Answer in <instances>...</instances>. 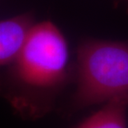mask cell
Returning a JSON list of instances; mask_svg holds the SVG:
<instances>
[{
	"label": "cell",
	"mask_w": 128,
	"mask_h": 128,
	"mask_svg": "<svg viewBox=\"0 0 128 128\" xmlns=\"http://www.w3.org/2000/svg\"><path fill=\"white\" fill-rule=\"evenodd\" d=\"M127 109L128 94L116 96L74 128H126Z\"/></svg>",
	"instance_id": "277c9868"
},
{
	"label": "cell",
	"mask_w": 128,
	"mask_h": 128,
	"mask_svg": "<svg viewBox=\"0 0 128 128\" xmlns=\"http://www.w3.org/2000/svg\"><path fill=\"white\" fill-rule=\"evenodd\" d=\"M68 42L50 21L35 24L22 52L9 65L5 97L22 118L48 114L68 78Z\"/></svg>",
	"instance_id": "6da1fadb"
},
{
	"label": "cell",
	"mask_w": 128,
	"mask_h": 128,
	"mask_svg": "<svg viewBox=\"0 0 128 128\" xmlns=\"http://www.w3.org/2000/svg\"><path fill=\"white\" fill-rule=\"evenodd\" d=\"M128 94V43L89 40L76 55L74 108L98 105Z\"/></svg>",
	"instance_id": "7a4b0ae2"
},
{
	"label": "cell",
	"mask_w": 128,
	"mask_h": 128,
	"mask_svg": "<svg viewBox=\"0 0 128 128\" xmlns=\"http://www.w3.org/2000/svg\"><path fill=\"white\" fill-rule=\"evenodd\" d=\"M30 14H21L0 22V64L9 66L24 48L34 26Z\"/></svg>",
	"instance_id": "3957f363"
}]
</instances>
